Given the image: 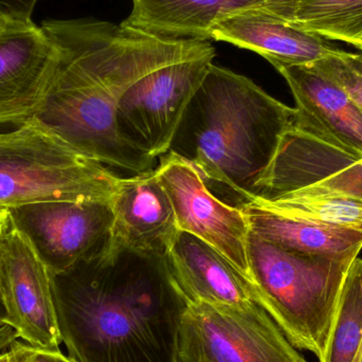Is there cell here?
Instances as JSON below:
<instances>
[{
    "label": "cell",
    "mask_w": 362,
    "mask_h": 362,
    "mask_svg": "<svg viewBox=\"0 0 362 362\" xmlns=\"http://www.w3.org/2000/svg\"><path fill=\"white\" fill-rule=\"evenodd\" d=\"M296 102L293 129L362 158V115L349 95L313 65H279Z\"/></svg>",
    "instance_id": "cell-13"
},
{
    "label": "cell",
    "mask_w": 362,
    "mask_h": 362,
    "mask_svg": "<svg viewBox=\"0 0 362 362\" xmlns=\"http://www.w3.org/2000/svg\"><path fill=\"white\" fill-rule=\"evenodd\" d=\"M312 65L337 84L362 115V54L341 50Z\"/></svg>",
    "instance_id": "cell-22"
},
{
    "label": "cell",
    "mask_w": 362,
    "mask_h": 362,
    "mask_svg": "<svg viewBox=\"0 0 362 362\" xmlns=\"http://www.w3.org/2000/svg\"><path fill=\"white\" fill-rule=\"evenodd\" d=\"M248 221L249 233L285 250L306 255H359L362 232L331 227L267 210L255 202L240 206Z\"/></svg>",
    "instance_id": "cell-18"
},
{
    "label": "cell",
    "mask_w": 362,
    "mask_h": 362,
    "mask_svg": "<svg viewBox=\"0 0 362 362\" xmlns=\"http://www.w3.org/2000/svg\"><path fill=\"white\" fill-rule=\"evenodd\" d=\"M11 219H12L11 211L0 208V234L4 233L8 229L11 223Z\"/></svg>",
    "instance_id": "cell-26"
},
{
    "label": "cell",
    "mask_w": 362,
    "mask_h": 362,
    "mask_svg": "<svg viewBox=\"0 0 362 362\" xmlns=\"http://www.w3.org/2000/svg\"><path fill=\"white\" fill-rule=\"evenodd\" d=\"M40 28L55 51L52 86L40 120L106 167L136 174L154 169L119 138V102L150 72L214 47L208 40L163 37L95 19H52Z\"/></svg>",
    "instance_id": "cell-1"
},
{
    "label": "cell",
    "mask_w": 362,
    "mask_h": 362,
    "mask_svg": "<svg viewBox=\"0 0 362 362\" xmlns=\"http://www.w3.org/2000/svg\"><path fill=\"white\" fill-rule=\"evenodd\" d=\"M8 362H76L67 355H64L59 349L38 348L25 341L15 340L6 351Z\"/></svg>",
    "instance_id": "cell-23"
},
{
    "label": "cell",
    "mask_w": 362,
    "mask_h": 362,
    "mask_svg": "<svg viewBox=\"0 0 362 362\" xmlns=\"http://www.w3.org/2000/svg\"><path fill=\"white\" fill-rule=\"evenodd\" d=\"M0 315H1V316H4V310H2L1 303H0Z\"/></svg>",
    "instance_id": "cell-30"
},
{
    "label": "cell",
    "mask_w": 362,
    "mask_h": 362,
    "mask_svg": "<svg viewBox=\"0 0 362 362\" xmlns=\"http://www.w3.org/2000/svg\"><path fill=\"white\" fill-rule=\"evenodd\" d=\"M356 48L361 49V50H362V42L358 45V46L356 47Z\"/></svg>",
    "instance_id": "cell-31"
},
{
    "label": "cell",
    "mask_w": 362,
    "mask_h": 362,
    "mask_svg": "<svg viewBox=\"0 0 362 362\" xmlns=\"http://www.w3.org/2000/svg\"><path fill=\"white\" fill-rule=\"evenodd\" d=\"M8 325V322H6V319H4V316H1L0 315V329H4V327H6Z\"/></svg>",
    "instance_id": "cell-27"
},
{
    "label": "cell",
    "mask_w": 362,
    "mask_h": 362,
    "mask_svg": "<svg viewBox=\"0 0 362 362\" xmlns=\"http://www.w3.org/2000/svg\"><path fill=\"white\" fill-rule=\"evenodd\" d=\"M0 362H8V361H6V352L0 355Z\"/></svg>",
    "instance_id": "cell-29"
},
{
    "label": "cell",
    "mask_w": 362,
    "mask_h": 362,
    "mask_svg": "<svg viewBox=\"0 0 362 362\" xmlns=\"http://www.w3.org/2000/svg\"><path fill=\"white\" fill-rule=\"evenodd\" d=\"M342 194L362 199V158L291 127L259 183L257 197Z\"/></svg>",
    "instance_id": "cell-11"
},
{
    "label": "cell",
    "mask_w": 362,
    "mask_h": 362,
    "mask_svg": "<svg viewBox=\"0 0 362 362\" xmlns=\"http://www.w3.org/2000/svg\"><path fill=\"white\" fill-rule=\"evenodd\" d=\"M167 255L112 243L97 257L53 276L57 325L70 358L176 362L189 302Z\"/></svg>",
    "instance_id": "cell-2"
},
{
    "label": "cell",
    "mask_w": 362,
    "mask_h": 362,
    "mask_svg": "<svg viewBox=\"0 0 362 362\" xmlns=\"http://www.w3.org/2000/svg\"><path fill=\"white\" fill-rule=\"evenodd\" d=\"M361 362H362V355H361Z\"/></svg>",
    "instance_id": "cell-33"
},
{
    "label": "cell",
    "mask_w": 362,
    "mask_h": 362,
    "mask_svg": "<svg viewBox=\"0 0 362 362\" xmlns=\"http://www.w3.org/2000/svg\"><path fill=\"white\" fill-rule=\"evenodd\" d=\"M6 25V23H2L1 21H0V27H2V25Z\"/></svg>",
    "instance_id": "cell-32"
},
{
    "label": "cell",
    "mask_w": 362,
    "mask_h": 362,
    "mask_svg": "<svg viewBox=\"0 0 362 362\" xmlns=\"http://www.w3.org/2000/svg\"><path fill=\"white\" fill-rule=\"evenodd\" d=\"M121 177L38 117L0 132V208L48 202H110Z\"/></svg>",
    "instance_id": "cell-5"
},
{
    "label": "cell",
    "mask_w": 362,
    "mask_h": 362,
    "mask_svg": "<svg viewBox=\"0 0 362 362\" xmlns=\"http://www.w3.org/2000/svg\"><path fill=\"white\" fill-rule=\"evenodd\" d=\"M362 11V0H293L289 25L325 37Z\"/></svg>",
    "instance_id": "cell-21"
},
{
    "label": "cell",
    "mask_w": 362,
    "mask_h": 362,
    "mask_svg": "<svg viewBox=\"0 0 362 362\" xmlns=\"http://www.w3.org/2000/svg\"><path fill=\"white\" fill-rule=\"evenodd\" d=\"M176 362H308L259 304L189 303Z\"/></svg>",
    "instance_id": "cell-6"
},
{
    "label": "cell",
    "mask_w": 362,
    "mask_h": 362,
    "mask_svg": "<svg viewBox=\"0 0 362 362\" xmlns=\"http://www.w3.org/2000/svg\"><path fill=\"white\" fill-rule=\"evenodd\" d=\"M295 108L246 76L211 65L189 101L169 152L189 163L210 191L232 194L235 206L257 197Z\"/></svg>",
    "instance_id": "cell-3"
},
{
    "label": "cell",
    "mask_w": 362,
    "mask_h": 362,
    "mask_svg": "<svg viewBox=\"0 0 362 362\" xmlns=\"http://www.w3.org/2000/svg\"><path fill=\"white\" fill-rule=\"evenodd\" d=\"M156 170L173 204L180 231L218 250L249 279V226L242 209L216 197L200 174L174 153L161 156Z\"/></svg>",
    "instance_id": "cell-10"
},
{
    "label": "cell",
    "mask_w": 362,
    "mask_h": 362,
    "mask_svg": "<svg viewBox=\"0 0 362 362\" xmlns=\"http://www.w3.org/2000/svg\"><path fill=\"white\" fill-rule=\"evenodd\" d=\"M54 65V47L42 28L34 23L0 27V127L40 118Z\"/></svg>",
    "instance_id": "cell-12"
},
{
    "label": "cell",
    "mask_w": 362,
    "mask_h": 362,
    "mask_svg": "<svg viewBox=\"0 0 362 362\" xmlns=\"http://www.w3.org/2000/svg\"><path fill=\"white\" fill-rule=\"evenodd\" d=\"M212 40L229 42L279 65H312L340 52L327 38L289 25L262 10L229 17L212 31Z\"/></svg>",
    "instance_id": "cell-17"
},
{
    "label": "cell",
    "mask_w": 362,
    "mask_h": 362,
    "mask_svg": "<svg viewBox=\"0 0 362 362\" xmlns=\"http://www.w3.org/2000/svg\"><path fill=\"white\" fill-rule=\"evenodd\" d=\"M362 346V259L351 264L336 308L327 350L319 362H353Z\"/></svg>",
    "instance_id": "cell-20"
},
{
    "label": "cell",
    "mask_w": 362,
    "mask_h": 362,
    "mask_svg": "<svg viewBox=\"0 0 362 362\" xmlns=\"http://www.w3.org/2000/svg\"><path fill=\"white\" fill-rule=\"evenodd\" d=\"M215 50L163 66L132 85L119 102L117 132L125 148L152 165L169 152L192 98L206 78Z\"/></svg>",
    "instance_id": "cell-7"
},
{
    "label": "cell",
    "mask_w": 362,
    "mask_h": 362,
    "mask_svg": "<svg viewBox=\"0 0 362 362\" xmlns=\"http://www.w3.org/2000/svg\"><path fill=\"white\" fill-rule=\"evenodd\" d=\"M361 355H362V346H361V348L359 349L358 353H357L356 357H355V359H354V361H353V362H361Z\"/></svg>",
    "instance_id": "cell-28"
},
{
    "label": "cell",
    "mask_w": 362,
    "mask_h": 362,
    "mask_svg": "<svg viewBox=\"0 0 362 362\" xmlns=\"http://www.w3.org/2000/svg\"><path fill=\"white\" fill-rule=\"evenodd\" d=\"M250 202L280 214L362 232L361 198L342 194L291 193L274 199L253 198Z\"/></svg>",
    "instance_id": "cell-19"
},
{
    "label": "cell",
    "mask_w": 362,
    "mask_h": 362,
    "mask_svg": "<svg viewBox=\"0 0 362 362\" xmlns=\"http://www.w3.org/2000/svg\"><path fill=\"white\" fill-rule=\"evenodd\" d=\"M17 338L18 336L16 331L10 325H6V327L0 329V355L6 353Z\"/></svg>",
    "instance_id": "cell-25"
},
{
    "label": "cell",
    "mask_w": 362,
    "mask_h": 362,
    "mask_svg": "<svg viewBox=\"0 0 362 362\" xmlns=\"http://www.w3.org/2000/svg\"><path fill=\"white\" fill-rule=\"evenodd\" d=\"M110 206L114 212L112 244L139 252L169 253L180 229L156 167L121 178Z\"/></svg>",
    "instance_id": "cell-14"
},
{
    "label": "cell",
    "mask_w": 362,
    "mask_h": 362,
    "mask_svg": "<svg viewBox=\"0 0 362 362\" xmlns=\"http://www.w3.org/2000/svg\"><path fill=\"white\" fill-rule=\"evenodd\" d=\"M293 0H133L122 21L153 35L183 40H212L219 23L251 10H262L288 23Z\"/></svg>",
    "instance_id": "cell-15"
},
{
    "label": "cell",
    "mask_w": 362,
    "mask_h": 362,
    "mask_svg": "<svg viewBox=\"0 0 362 362\" xmlns=\"http://www.w3.org/2000/svg\"><path fill=\"white\" fill-rule=\"evenodd\" d=\"M358 255L285 250L249 233V280L257 303L299 351L322 361L346 272Z\"/></svg>",
    "instance_id": "cell-4"
},
{
    "label": "cell",
    "mask_w": 362,
    "mask_h": 362,
    "mask_svg": "<svg viewBox=\"0 0 362 362\" xmlns=\"http://www.w3.org/2000/svg\"><path fill=\"white\" fill-rule=\"evenodd\" d=\"M53 276L33 240L12 217L8 229L0 234V303L4 317L23 341L49 350H57L62 344Z\"/></svg>",
    "instance_id": "cell-8"
},
{
    "label": "cell",
    "mask_w": 362,
    "mask_h": 362,
    "mask_svg": "<svg viewBox=\"0 0 362 362\" xmlns=\"http://www.w3.org/2000/svg\"><path fill=\"white\" fill-rule=\"evenodd\" d=\"M37 0H0V21L4 23H30Z\"/></svg>",
    "instance_id": "cell-24"
},
{
    "label": "cell",
    "mask_w": 362,
    "mask_h": 362,
    "mask_svg": "<svg viewBox=\"0 0 362 362\" xmlns=\"http://www.w3.org/2000/svg\"><path fill=\"white\" fill-rule=\"evenodd\" d=\"M53 274L110 248L114 212L110 202H48L11 211Z\"/></svg>",
    "instance_id": "cell-9"
},
{
    "label": "cell",
    "mask_w": 362,
    "mask_h": 362,
    "mask_svg": "<svg viewBox=\"0 0 362 362\" xmlns=\"http://www.w3.org/2000/svg\"><path fill=\"white\" fill-rule=\"evenodd\" d=\"M167 259L176 284L189 303L228 306L257 303L250 280L218 250L187 232L177 234Z\"/></svg>",
    "instance_id": "cell-16"
}]
</instances>
